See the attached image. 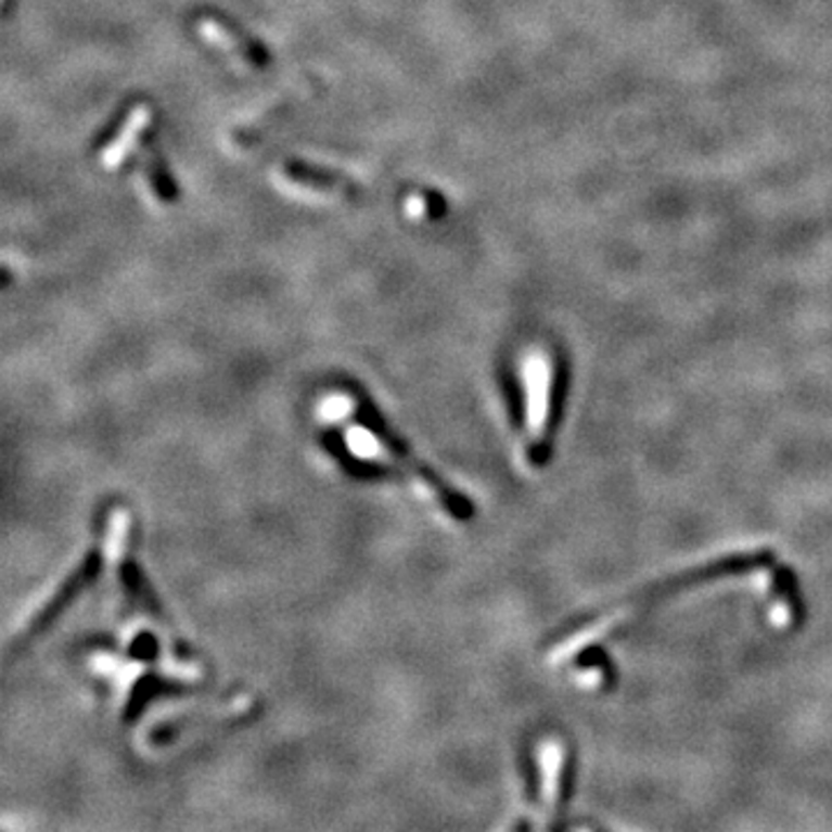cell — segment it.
I'll return each mask as SVG.
<instances>
[{"label":"cell","instance_id":"1","mask_svg":"<svg viewBox=\"0 0 832 832\" xmlns=\"http://www.w3.org/2000/svg\"><path fill=\"white\" fill-rule=\"evenodd\" d=\"M343 439L349 453L357 458L370 460V463L392 465L405 474H410L412 479L421 488H426L433 495V500L447 513H451L456 521H468L472 516V507L463 495H458L456 490L441 484L435 474L428 472V468L421 465V460L412 458L410 451L400 447L402 441L394 439V435L384 428V423L373 410H363L359 421L345 428Z\"/></svg>","mask_w":832,"mask_h":832},{"label":"cell","instance_id":"2","mask_svg":"<svg viewBox=\"0 0 832 832\" xmlns=\"http://www.w3.org/2000/svg\"><path fill=\"white\" fill-rule=\"evenodd\" d=\"M564 368L558 359L533 354L525 361V431L529 465L543 468L553 453L562 412Z\"/></svg>","mask_w":832,"mask_h":832},{"label":"cell","instance_id":"3","mask_svg":"<svg viewBox=\"0 0 832 832\" xmlns=\"http://www.w3.org/2000/svg\"><path fill=\"white\" fill-rule=\"evenodd\" d=\"M541 758V807H543V828H558L569 803L572 782H574V756L572 750L562 740H546L539 752Z\"/></svg>","mask_w":832,"mask_h":832},{"label":"cell","instance_id":"4","mask_svg":"<svg viewBox=\"0 0 832 832\" xmlns=\"http://www.w3.org/2000/svg\"><path fill=\"white\" fill-rule=\"evenodd\" d=\"M98 572H100V553H88V558L79 562L77 569L61 583L59 590H54V594L47 597L40 606H35L33 613L24 619L22 629H16L14 648L33 641L35 636H38L51 623V619L63 611V606H67L69 601H73L88 586V583L98 576Z\"/></svg>","mask_w":832,"mask_h":832},{"label":"cell","instance_id":"5","mask_svg":"<svg viewBox=\"0 0 832 832\" xmlns=\"http://www.w3.org/2000/svg\"><path fill=\"white\" fill-rule=\"evenodd\" d=\"M768 601H770V617L779 627H798L803 623L805 606L798 590V580L786 566L777 564L768 574Z\"/></svg>","mask_w":832,"mask_h":832},{"label":"cell","instance_id":"6","mask_svg":"<svg viewBox=\"0 0 832 832\" xmlns=\"http://www.w3.org/2000/svg\"><path fill=\"white\" fill-rule=\"evenodd\" d=\"M197 30L202 35V40H206L210 47L222 51V54H227L229 59H234L236 63L245 67H261L264 63H267L264 51L255 42L247 40L245 35H241L232 26H227L225 22H218L216 16H202V20L197 22Z\"/></svg>","mask_w":832,"mask_h":832},{"label":"cell","instance_id":"7","mask_svg":"<svg viewBox=\"0 0 832 832\" xmlns=\"http://www.w3.org/2000/svg\"><path fill=\"white\" fill-rule=\"evenodd\" d=\"M276 183L282 192L292 194V197L306 200V202H331L338 194H347L343 185L335 183L331 176H324L320 171H306L298 167L280 169L276 176Z\"/></svg>","mask_w":832,"mask_h":832},{"label":"cell","instance_id":"8","mask_svg":"<svg viewBox=\"0 0 832 832\" xmlns=\"http://www.w3.org/2000/svg\"><path fill=\"white\" fill-rule=\"evenodd\" d=\"M153 123V110L149 104H137V107L123 120L118 135L110 141L100 153V163L107 169H116L126 157L137 149L139 139L144 137Z\"/></svg>","mask_w":832,"mask_h":832},{"label":"cell","instance_id":"9","mask_svg":"<svg viewBox=\"0 0 832 832\" xmlns=\"http://www.w3.org/2000/svg\"><path fill=\"white\" fill-rule=\"evenodd\" d=\"M566 662H572L574 676L586 687H613V662L599 645L580 648Z\"/></svg>","mask_w":832,"mask_h":832},{"label":"cell","instance_id":"10","mask_svg":"<svg viewBox=\"0 0 832 832\" xmlns=\"http://www.w3.org/2000/svg\"><path fill=\"white\" fill-rule=\"evenodd\" d=\"M437 202L431 197V194H423V192H414L412 197L405 200V214L410 216L412 220H426V218H433L435 216V208Z\"/></svg>","mask_w":832,"mask_h":832}]
</instances>
